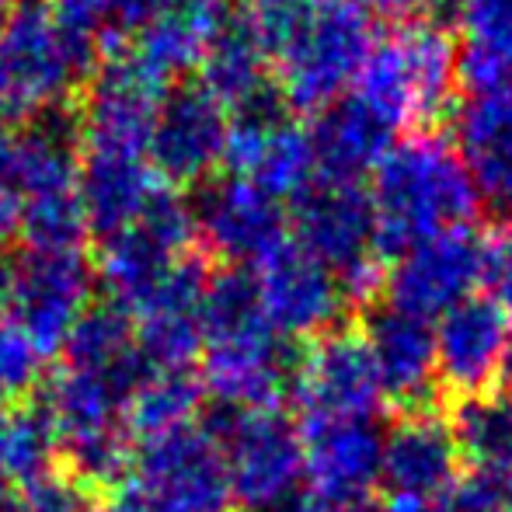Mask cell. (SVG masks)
<instances>
[{
	"label": "cell",
	"mask_w": 512,
	"mask_h": 512,
	"mask_svg": "<svg viewBox=\"0 0 512 512\" xmlns=\"http://www.w3.org/2000/svg\"><path fill=\"white\" fill-rule=\"evenodd\" d=\"M241 7L269 56L276 95L304 112L342 102L377 39L359 0H241Z\"/></svg>",
	"instance_id": "obj_1"
},
{
	"label": "cell",
	"mask_w": 512,
	"mask_h": 512,
	"mask_svg": "<svg viewBox=\"0 0 512 512\" xmlns=\"http://www.w3.org/2000/svg\"><path fill=\"white\" fill-rule=\"evenodd\" d=\"M199 380L227 411L276 408L293 391L297 352L262 314L248 269L209 279L203 300Z\"/></svg>",
	"instance_id": "obj_2"
},
{
	"label": "cell",
	"mask_w": 512,
	"mask_h": 512,
	"mask_svg": "<svg viewBox=\"0 0 512 512\" xmlns=\"http://www.w3.org/2000/svg\"><path fill=\"white\" fill-rule=\"evenodd\" d=\"M370 206L380 251H405L425 237L464 230L478 209L453 140L439 133H411L394 140L370 175Z\"/></svg>",
	"instance_id": "obj_3"
},
{
	"label": "cell",
	"mask_w": 512,
	"mask_h": 512,
	"mask_svg": "<svg viewBox=\"0 0 512 512\" xmlns=\"http://www.w3.org/2000/svg\"><path fill=\"white\" fill-rule=\"evenodd\" d=\"M457 81L460 63L453 35L436 21L418 18L373 39L352 84V98L398 133L443 115Z\"/></svg>",
	"instance_id": "obj_4"
},
{
	"label": "cell",
	"mask_w": 512,
	"mask_h": 512,
	"mask_svg": "<svg viewBox=\"0 0 512 512\" xmlns=\"http://www.w3.org/2000/svg\"><path fill=\"white\" fill-rule=\"evenodd\" d=\"M81 119L77 108H49L18 133V230L28 248H81Z\"/></svg>",
	"instance_id": "obj_5"
},
{
	"label": "cell",
	"mask_w": 512,
	"mask_h": 512,
	"mask_svg": "<svg viewBox=\"0 0 512 512\" xmlns=\"http://www.w3.org/2000/svg\"><path fill=\"white\" fill-rule=\"evenodd\" d=\"M98 67L67 42L46 0H21L0 18V119L32 122L84 95Z\"/></svg>",
	"instance_id": "obj_6"
},
{
	"label": "cell",
	"mask_w": 512,
	"mask_h": 512,
	"mask_svg": "<svg viewBox=\"0 0 512 512\" xmlns=\"http://www.w3.org/2000/svg\"><path fill=\"white\" fill-rule=\"evenodd\" d=\"M290 230L310 258L335 272L352 300L370 297L384 283L377 223L363 185L317 178L304 196L293 199Z\"/></svg>",
	"instance_id": "obj_7"
},
{
	"label": "cell",
	"mask_w": 512,
	"mask_h": 512,
	"mask_svg": "<svg viewBox=\"0 0 512 512\" xmlns=\"http://www.w3.org/2000/svg\"><path fill=\"white\" fill-rule=\"evenodd\" d=\"M192 241H196L192 203L164 185L136 216V223L102 241V283L112 307L122 314H136L168 283L171 272L185 258H192Z\"/></svg>",
	"instance_id": "obj_8"
},
{
	"label": "cell",
	"mask_w": 512,
	"mask_h": 512,
	"mask_svg": "<svg viewBox=\"0 0 512 512\" xmlns=\"http://www.w3.org/2000/svg\"><path fill=\"white\" fill-rule=\"evenodd\" d=\"M91 262L81 248H21L0 265V297L11 321L39 349L63 345L91 297Z\"/></svg>",
	"instance_id": "obj_9"
},
{
	"label": "cell",
	"mask_w": 512,
	"mask_h": 512,
	"mask_svg": "<svg viewBox=\"0 0 512 512\" xmlns=\"http://www.w3.org/2000/svg\"><path fill=\"white\" fill-rule=\"evenodd\" d=\"M136 485L171 512H234L237 506L220 436L199 422L143 436Z\"/></svg>",
	"instance_id": "obj_10"
},
{
	"label": "cell",
	"mask_w": 512,
	"mask_h": 512,
	"mask_svg": "<svg viewBox=\"0 0 512 512\" xmlns=\"http://www.w3.org/2000/svg\"><path fill=\"white\" fill-rule=\"evenodd\" d=\"M216 436L223 443L237 506L258 512L293 499L304 488V432L279 408L227 411Z\"/></svg>",
	"instance_id": "obj_11"
},
{
	"label": "cell",
	"mask_w": 512,
	"mask_h": 512,
	"mask_svg": "<svg viewBox=\"0 0 512 512\" xmlns=\"http://www.w3.org/2000/svg\"><path fill=\"white\" fill-rule=\"evenodd\" d=\"M293 398L307 422H377L387 405L363 331L335 328L297 356Z\"/></svg>",
	"instance_id": "obj_12"
},
{
	"label": "cell",
	"mask_w": 512,
	"mask_h": 512,
	"mask_svg": "<svg viewBox=\"0 0 512 512\" xmlns=\"http://www.w3.org/2000/svg\"><path fill=\"white\" fill-rule=\"evenodd\" d=\"M230 112L203 84H175L164 95L150 129L147 161L161 185L189 189L203 185L227 161Z\"/></svg>",
	"instance_id": "obj_13"
},
{
	"label": "cell",
	"mask_w": 512,
	"mask_h": 512,
	"mask_svg": "<svg viewBox=\"0 0 512 512\" xmlns=\"http://www.w3.org/2000/svg\"><path fill=\"white\" fill-rule=\"evenodd\" d=\"M380 453L377 422H307L300 492L321 512H370L384 481Z\"/></svg>",
	"instance_id": "obj_14"
},
{
	"label": "cell",
	"mask_w": 512,
	"mask_h": 512,
	"mask_svg": "<svg viewBox=\"0 0 512 512\" xmlns=\"http://www.w3.org/2000/svg\"><path fill=\"white\" fill-rule=\"evenodd\" d=\"M248 272L262 314L286 342H297V338L314 342L342 328V314L352 297L335 272L310 258L293 237Z\"/></svg>",
	"instance_id": "obj_15"
},
{
	"label": "cell",
	"mask_w": 512,
	"mask_h": 512,
	"mask_svg": "<svg viewBox=\"0 0 512 512\" xmlns=\"http://www.w3.org/2000/svg\"><path fill=\"white\" fill-rule=\"evenodd\" d=\"M196 237L234 269H255L262 258L290 241L286 203L258 189L248 178H216L192 203Z\"/></svg>",
	"instance_id": "obj_16"
},
{
	"label": "cell",
	"mask_w": 512,
	"mask_h": 512,
	"mask_svg": "<svg viewBox=\"0 0 512 512\" xmlns=\"http://www.w3.org/2000/svg\"><path fill=\"white\" fill-rule=\"evenodd\" d=\"M481 269V241L471 230H446L394 255L384 272L387 307L436 324L443 314L474 297Z\"/></svg>",
	"instance_id": "obj_17"
},
{
	"label": "cell",
	"mask_w": 512,
	"mask_h": 512,
	"mask_svg": "<svg viewBox=\"0 0 512 512\" xmlns=\"http://www.w3.org/2000/svg\"><path fill=\"white\" fill-rule=\"evenodd\" d=\"M230 175L248 178L279 203L304 196L317 182L310 133L279 112V105L248 108L230 115L227 161Z\"/></svg>",
	"instance_id": "obj_18"
},
{
	"label": "cell",
	"mask_w": 512,
	"mask_h": 512,
	"mask_svg": "<svg viewBox=\"0 0 512 512\" xmlns=\"http://www.w3.org/2000/svg\"><path fill=\"white\" fill-rule=\"evenodd\" d=\"M453 147L478 206L512 223V84L471 91L453 115Z\"/></svg>",
	"instance_id": "obj_19"
},
{
	"label": "cell",
	"mask_w": 512,
	"mask_h": 512,
	"mask_svg": "<svg viewBox=\"0 0 512 512\" xmlns=\"http://www.w3.org/2000/svg\"><path fill=\"white\" fill-rule=\"evenodd\" d=\"M439 387L460 394V401L488 394L502 377V359L512 335L509 317L485 297H471L436 324Z\"/></svg>",
	"instance_id": "obj_20"
},
{
	"label": "cell",
	"mask_w": 512,
	"mask_h": 512,
	"mask_svg": "<svg viewBox=\"0 0 512 512\" xmlns=\"http://www.w3.org/2000/svg\"><path fill=\"white\" fill-rule=\"evenodd\" d=\"M384 481L391 492L439 502L460 481V457L453 425L432 408L401 411V418L384 432Z\"/></svg>",
	"instance_id": "obj_21"
},
{
	"label": "cell",
	"mask_w": 512,
	"mask_h": 512,
	"mask_svg": "<svg viewBox=\"0 0 512 512\" xmlns=\"http://www.w3.org/2000/svg\"><path fill=\"white\" fill-rule=\"evenodd\" d=\"M363 338L370 345L373 363H377L387 405H398L405 411L429 408L432 394L439 391L432 324L384 304L370 314Z\"/></svg>",
	"instance_id": "obj_22"
},
{
	"label": "cell",
	"mask_w": 512,
	"mask_h": 512,
	"mask_svg": "<svg viewBox=\"0 0 512 512\" xmlns=\"http://www.w3.org/2000/svg\"><path fill=\"white\" fill-rule=\"evenodd\" d=\"M199 84L216 98L230 115L248 108L276 105V77H272L269 56L255 39L241 0H227L223 14L213 28L203 63H199Z\"/></svg>",
	"instance_id": "obj_23"
},
{
	"label": "cell",
	"mask_w": 512,
	"mask_h": 512,
	"mask_svg": "<svg viewBox=\"0 0 512 512\" xmlns=\"http://www.w3.org/2000/svg\"><path fill=\"white\" fill-rule=\"evenodd\" d=\"M161 178L154 175L143 154H119V150H81V209L88 234L108 241L150 206L161 192Z\"/></svg>",
	"instance_id": "obj_24"
},
{
	"label": "cell",
	"mask_w": 512,
	"mask_h": 512,
	"mask_svg": "<svg viewBox=\"0 0 512 512\" xmlns=\"http://www.w3.org/2000/svg\"><path fill=\"white\" fill-rule=\"evenodd\" d=\"M310 133V150H314L317 178L328 182H356L370 178L384 154L394 147V133L366 112L356 98H342L324 112H317Z\"/></svg>",
	"instance_id": "obj_25"
},
{
	"label": "cell",
	"mask_w": 512,
	"mask_h": 512,
	"mask_svg": "<svg viewBox=\"0 0 512 512\" xmlns=\"http://www.w3.org/2000/svg\"><path fill=\"white\" fill-rule=\"evenodd\" d=\"M227 0H185V4L164 11L140 32L129 35L126 49L150 77L171 88L189 70H199L203 53L213 39V28L223 14Z\"/></svg>",
	"instance_id": "obj_26"
},
{
	"label": "cell",
	"mask_w": 512,
	"mask_h": 512,
	"mask_svg": "<svg viewBox=\"0 0 512 512\" xmlns=\"http://www.w3.org/2000/svg\"><path fill=\"white\" fill-rule=\"evenodd\" d=\"M453 42L474 91L512 84V0H453Z\"/></svg>",
	"instance_id": "obj_27"
},
{
	"label": "cell",
	"mask_w": 512,
	"mask_h": 512,
	"mask_svg": "<svg viewBox=\"0 0 512 512\" xmlns=\"http://www.w3.org/2000/svg\"><path fill=\"white\" fill-rule=\"evenodd\" d=\"M460 457L474 474L512 478V394H478L457 405L453 415Z\"/></svg>",
	"instance_id": "obj_28"
},
{
	"label": "cell",
	"mask_w": 512,
	"mask_h": 512,
	"mask_svg": "<svg viewBox=\"0 0 512 512\" xmlns=\"http://www.w3.org/2000/svg\"><path fill=\"white\" fill-rule=\"evenodd\" d=\"M49 14L67 35V42L91 63H102V42L112 39V11L108 0H46Z\"/></svg>",
	"instance_id": "obj_29"
},
{
	"label": "cell",
	"mask_w": 512,
	"mask_h": 512,
	"mask_svg": "<svg viewBox=\"0 0 512 512\" xmlns=\"http://www.w3.org/2000/svg\"><path fill=\"white\" fill-rule=\"evenodd\" d=\"M478 286L485 300L512 321V223H502L481 241Z\"/></svg>",
	"instance_id": "obj_30"
},
{
	"label": "cell",
	"mask_w": 512,
	"mask_h": 512,
	"mask_svg": "<svg viewBox=\"0 0 512 512\" xmlns=\"http://www.w3.org/2000/svg\"><path fill=\"white\" fill-rule=\"evenodd\" d=\"M439 512H512V478L471 474L439 499Z\"/></svg>",
	"instance_id": "obj_31"
},
{
	"label": "cell",
	"mask_w": 512,
	"mask_h": 512,
	"mask_svg": "<svg viewBox=\"0 0 512 512\" xmlns=\"http://www.w3.org/2000/svg\"><path fill=\"white\" fill-rule=\"evenodd\" d=\"M35 370H39V345L14 321H0V398L32 384Z\"/></svg>",
	"instance_id": "obj_32"
},
{
	"label": "cell",
	"mask_w": 512,
	"mask_h": 512,
	"mask_svg": "<svg viewBox=\"0 0 512 512\" xmlns=\"http://www.w3.org/2000/svg\"><path fill=\"white\" fill-rule=\"evenodd\" d=\"M18 133L11 122L0 119V237L18 227Z\"/></svg>",
	"instance_id": "obj_33"
},
{
	"label": "cell",
	"mask_w": 512,
	"mask_h": 512,
	"mask_svg": "<svg viewBox=\"0 0 512 512\" xmlns=\"http://www.w3.org/2000/svg\"><path fill=\"white\" fill-rule=\"evenodd\" d=\"M25 512H91V506L81 488L42 474V478H35L32 485H28Z\"/></svg>",
	"instance_id": "obj_34"
},
{
	"label": "cell",
	"mask_w": 512,
	"mask_h": 512,
	"mask_svg": "<svg viewBox=\"0 0 512 512\" xmlns=\"http://www.w3.org/2000/svg\"><path fill=\"white\" fill-rule=\"evenodd\" d=\"M185 4V0H108V11H112V35H133L143 25H150L154 18H161L164 11Z\"/></svg>",
	"instance_id": "obj_35"
},
{
	"label": "cell",
	"mask_w": 512,
	"mask_h": 512,
	"mask_svg": "<svg viewBox=\"0 0 512 512\" xmlns=\"http://www.w3.org/2000/svg\"><path fill=\"white\" fill-rule=\"evenodd\" d=\"M359 4L370 14H377V18H391L394 25H401V21L425 18L439 0H359Z\"/></svg>",
	"instance_id": "obj_36"
},
{
	"label": "cell",
	"mask_w": 512,
	"mask_h": 512,
	"mask_svg": "<svg viewBox=\"0 0 512 512\" xmlns=\"http://www.w3.org/2000/svg\"><path fill=\"white\" fill-rule=\"evenodd\" d=\"M102 512H171V509L161 506V502H157L154 495L143 492L140 485H129L126 492L115 495Z\"/></svg>",
	"instance_id": "obj_37"
},
{
	"label": "cell",
	"mask_w": 512,
	"mask_h": 512,
	"mask_svg": "<svg viewBox=\"0 0 512 512\" xmlns=\"http://www.w3.org/2000/svg\"><path fill=\"white\" fill-rule=\"evenodd\" d=\"M370 512H439V502L415 499V495H401V492H387L384 499L373 502Z\"/></svg>",
	"instance_id": "obj_38"
},
{
	"label": "cell",
	"mask_w": 512,
	"mask_h": 512,
	"mask_svg": "<svg viewBox=\"0 0 512 512\" xmlns=\"http://www.w3.org/2000/svg\"><path fill=\"white\" fill-rule=\"evenodd\" d=\"M499 384L506 387V394H512V335H509V345H506V359H502V377Z\"/></svg>",
	"instance_id": "obj_39"
},
{
	"label": "cell",
	"mask_w": 512,
	"mask_h": 512,
	"mask_svg": "<svg viewBox=\"0 0 512 512\" xmlns=\"http://www.w3.org/2000/svg\"><path fill=\"white\" fill-rule=\"evenodd\" d=\"M7 506H11V499H7V478L0 474V512H7Z\"/></svg>",
	"instance_id": "obj_40"
},
{
	"label": "cell",
	"mask_w": 512,
	"mask_h": 512,
	"mask_svg": "<svg viewBox=\"0 0 512 512\" xmlns=\"http://www.w3.org/2000/svg\"><path fill=\"white\" fill-rule=\"evenodd\" d=\"M0 7H11V0H0Z\"/></svg>",
	"instance_id": "obj_41"
},
{
	"label": "cell",
	"mask_w": 512,
	"mask_h": 512,
	"mask_svg": "<svg viewBox=\"0 0 512 512\" xmlns=\"http://www.w3.org/2000/svg\"><path fill=\"white\" fill-rule=\"evenodd\" d=\"M4 11H7V7H0V18H4Z\"/></svg>",
	"instance_id": "obj_42"
}]
</instances>
